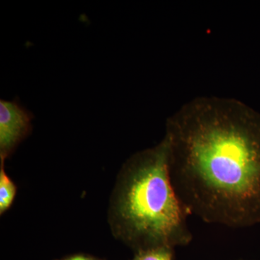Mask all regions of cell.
<instances>
[{"instance_id":"1","label":"cell","mask_w":260,"mask_h":260,"mask_svg":"<svg viewBox=\"0 0 260 260\" xmlns=\"http://www.w3.org/2000/svg\"><path fill=\"white\" fill-rule=\"evenodd\" d=\"M169 179L188 215L233 229L260 223V116L201 97L167 121Z\"/></svg>"},{"instance_id":"2","label":"cell","mask_w":260,"mask_h":260,"mask_svg":"<svg viewBox=\"0 0 260 260\" xmlns=\"http://www.w3.org/2000/svg\"><path fill=\"white\" fill-rule=\"evenodd\" d=\"M165 138L156 146L136 154L126 166L117 203L124 237L145 250L172 249L192 239L187 215L174 192L168 169Z\"/></svg>"},{"instance_id":"3","label":"cell","mask_w":260,"mask_h":260,"mask_svg":"<svg viewBox=\"0 0 260 260\" xmlns=\"http://www.w3.org/2000/svg\"><path fill=\"white\" fill-rule=\"evenodd\" d=\"M31 113L16 101L0 102V153L1 160L23 139L31 129Z\"/></svg>"},{"instance_id":"4","label":"cell","mask_w":260,"mask_h":260,"mask_svg":"<svg viewBox=\"0 0 260 260\" xmlns=\"http://www.w3.org/2000/svg\"><path fill=\"white\" fill-rule=\"evenodd\" d=\"M15 186L13 181L5 174L2 160L1 172H0V212L4 213L13 203L15 195Z\"/></svg>"},{"instance_id":"5","label":"cell","mask_w":260,"mask_h":260,"mask_svg":"<svg viewBox=\"0 0 260 260\" xmlns=\"http://www.w3.org/2000/svg\"><path fill=\"white\" fill-rule=\"evenodd\" d=\"M135 260H172V249L156 247L141 250Z\"/></svg>"},{"instance_id":"6","label":"cell","mask_w":260,"mask_h":260,"mask_svg":"<svg viewBox=\"0 0 260 260\" xmlns=\"http://www.w3.org/2000/svg\"><path fill=\"white\" fill-rule=\"evenodd\" d=\"M68 260H91L89 259V258L85 257V256H73V257L70 258V259Z\"/></svg>"}]
</instances>
